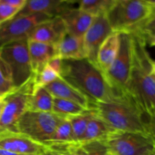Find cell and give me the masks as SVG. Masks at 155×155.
I'll return each mask as SVG.
<instances>
[{
    "label": "cell",
    "mask_w": 155,
    "mask_h": 155,
    "mask_svg": "<svg viewBox=\"0 0 155 155\" xmlns=\"http://www.w3.org/2000/svg\"><path fill=\"white\" fill-rule=\"evenodd\" d=\"M115 1H116L117 3H118V2H122L127 1V0H115Z\"/></svg>",
    "instance_id": "60d3db41"
},
{
    "label": "cell",
    "mask_w": 155,
    "mask_h": 155,
    "mask_svg": "<svg viewBox=\"0 0 155 155\" xmlns=\"http://www.w3.org/2000/svg\"><path fill=\"white\" fill-rule=\"evenodd\" d=\"M77 143L64 144V145H49L48 148L39 155H64L69 151Z\"/></svg>",
    "instance_id": "4dcf8cb0"
},
{
    "label": "cell",
    "mask_w": 155,
    "mask_h": 155,
    "mask_svg": "<svg viewBox=\"0 0 155 155\" xmlns=\"http://www.w3.org/2000/svg\"><path fill=\"white\" fill-rule=\"evenodd\" d=\"M86 110L84 107L73 101L54 97L53 98L52 112L62 117L75 116L84 113Z\"/></svg>",
    "instance_id": "cb8c5ba5"
},
{
    "label": "cell",
    "mask_w": 155,
    "mask_h": 155,
    "mask_svg": "<svg viewBox=\"0 0 155 155\" xmlns=\"http://www.w3.org/2000/svg\"><path fill=\"white\" fill-rule=\"evenodd\" d=\"M148 1H150L151 2H152L153 4H155V0H148Z\"/></svg>",
    "instance_id": "b9f144b4"
},
{
    "label": "cell",
    "mask_w": 155,
    "mask_h": 155,
    "mask_svg": "<svg viewBox=\"0 0 155 155\" xmlns=\"http://www.w3.org/2000/svg\"><path fill=\"white\" fill-rule=\"evenodd\" d=\"M93 114V110H86L84 113L66 117L69 120L72 128L73 141L74 143L81 144L86 132L88 123Z\"/></svg>",
    "instance_id": "603a6c76"
},
{
    "label": "cell",
    "mask_w": 155,
    "mask_h": 155,
    "mask_svg": "<svg viewBox=\"0 0 155 155\" xmlns=\"http://www.w3.org/2000/svg\"><path fill=\"white\" fill-rule=\"evenodd\" d=\"M149 155H155V151H154V152H153L152 154H149Z\"/></svg>",
    "instance_id": "7bdbcfd3"
},
{
    "label": "cell",
    "mask_w": 155,
    "mask_h": 155,
    "mask_svg": "<svg viewBox=\"0 0 155 155\" xmlns=\"http://www.w3.org/2000/svg\"><path fill=\"white\" fill-rule=\"evenodd\" d=\"M45 88L54 98H62L77 103L87 110H93V103L84 94L61 77L47 85Z\"/></svg>",
    "instance_id": "9a60e30c"
},
{
    "label": "cell",
    "mask_w": 155,
    "mask_h": 155,
    "mask_svg": "<svg viewBox=\"0 0 155 155\" xmlns=\"http://www.w3.org/2000/svg\"><path fill=\"white\" fill-rule=\"evenodd\" d=\"M79 8L94 17L107 15L117 4L115 0H80Z\"/></svg>",
    "instance_id": "7402d4cb"
},
{
    "label": "cell",
    "mask_w": 155,
    "mask_h": 155,
    "mask_svg": "<svg viewBox=\"0 0 155 155\" xmlns=\"http://www.w3.org/2000/svg\"><path fill=\"white\" fill-rule=\"evenodd\" d=\"M64 2L66 4L68 5H72V4H74V3H77V2H79V1L80 0H63Z\"/></svg>",
    "instance_id": "f35d334b"
},
{
    "label": "cell",
    "mask_w": 155,
    "mask_h": 155,
    "mask_svg": "<svg viewBox=\"0 0 155 155\" xmlns=\"http://www.w3.org/2000/svg\"><path fill=\"white\" fill-rule=\"evenodd\" d=\"M27 0H0V3L12 6V7L19 8L20 10L24 6Z\"/></svg>",
    "instance_id": "836d02e7"
},
{
    "label": "cell",
    "mask_w": 155,
    "mask_h": 155,
    "mask_svg": "<svg viewBox=\"0 0 155 155\" xmlns=\"http://www.w3.org/2000/svg\"><path fill=\"white\" fill-rule=\"evenodd\" d=\"M67 34L62 19L55 16L38 24L32 30L28 40L57 45Z\"/></svg>",
    "instance_id": "4fadbf2b"
},
{
    "label": "cell",
    "mask_w": 155,
    "mask_h": 155,
    "mask_svg": "<svg viewBox=\"0 0 155 155\" xmlns=\"http://www.w3.org/2000/svg\"><path fill=\"white\" fill-rule=\"evenodd\" d=\"M146 43H149L151 46L155 47V37H149L145 39Z\"/></svg>",
    "instance_id": "74e56055"
},
{
    "label": "cell",
    "mask_w": 155,
    "mask_h": 155,
    "mask_svg": "<svg viewBox=\"0 0 155 155\" xmlns=\"http://www.w3.org/2000/svg\"><path fill=\"white\" fill-rule=\"evenodd\" d=\"M62 62H63V60L58 55H56L55 57L50 60L48 65L60 76L62 69Z\"/></svg>",
    "instance_id": "d6a6232c"
},
{
    "label": "cell",
    "mask_w": 155,
    "mask_h": 155,
    "mask_svg": "<svg viewBox=\"0 0 155 155\" xmlns=\"http://www.w3.org/2000/svg\"><path fill=\"white\" fill-rule=\"evenodd\" d=\"M93 110L114 131L146 133L143 114L127 95L109 102L95 103Z\"/></svg>",
    "instance_id": "3957f363"
},
{
    "label": "cell",
    "mask_w": 155,
    "mask_h": 155,
    "mask_svg": "<svg viewBox=\"0 0 155 155\" xmlns=\"http://www.w3.org/2000/svg\"><path fill=\"white\" fill-rule=\"evenodd\" d=\"M5 95L2 97H0V119H1L2 114L3 110H4L5 104Z\"/></svg>",
    "instance_id": "d590c367"
},
{
    "label": "cell",
    "mask_w": 155,
    "mask_h": 155,
    "mask_svg": "<svg viewBox=\"0 0 155 155\" xmlns=\"http://www.w3.org/2000/svg\"><path fill=\"white\" fill-rule=\"evenodd\" d=\"M60 77L84 94L93 104L109 102L122 96L110 87L99 68L86 58L63 60Z\"/></svg>",
    "instance_id": "7a4b0ae2"
},
{
    "label": "cell",
    "mask_w": 155,
    "mask_h": 155,
    "mask_svg": "<svg viewBox=\"0 0 155 155\" xmlns=\"http://www.w3.org/2000/svg\"><path fill=\"white\" fill-rule=\"evenodd\" d=\"M113 32L107 15L95 17L92 24L83 36L86 59L91 63L97 66L98 50L107 36Z\"/></svg>",
    "instance_id": "8fae6325"
},
{
    "label": "cell",
    "mask_w": 155,
    "mask_h": 155,
    "mask_svg": "<svg viewBox=\"0 0 155 155\" xmlns=\"http://www.w3.org/2000/svg\"><path fill=\"white\" fill-rule=\"evenodd\" d=\"M111 155H149L155 144L146 133L114 131L105 140Z\"/></svg>",
    "instance_id": "ba28073f"
},
{
    "label": "cell",
    "mask_w": 155,
    "mask_h": 155,
    "mask_svg": "<svg viewBox=\"0 0 155 155\" xmlns=\"http://www.w3.org/2000/svg\"><path fill=\"white\" fill-rule=\"evenodd\" d=\"M58 16L64 24L67 33L77 37L84 36L95 18L79 8H73L70 5L64 8Z\"/></svg>",
    "instance_id": "5bb4252c"
},
{
    "label": "cell",
    "mask_w": 155,
    "mask_h": 155,
    "mask_svg": "<svg viewBox=\"0 0 155 155\" xmlns=\"http://www.w3.org/2000/svg\"><path fill=\"white\" fill-rule=\"evenodd\" d=\"M144 121L146 128V133L152 139L155 144V115L154 116H147L143 115Z\"/></svg>",
    "instance_id": "1f68e13d"
},
{
    "label": "cell",
    "mask_w": 155,
    "mask_h": 155,
    "mask_svg": "<svg viewBox=\"0 0 155 155\" xmlns=\"http://www.w3.org/2000/svg\"><path fill=\"white\" fill-rule=\"evenodd\" d=\"M114 130H112L93 110V114L88 123L82 143L93 141H105Z\"/></svg>",
    "instance_id": "ffe728a7"
},
{
    "label": "cell",
    "mask_w": 155,
    "mask_h": 155,
    "mask_svg": "<svg viewBox=\"0 0 155 155\" xmlns=\"http://www.w3.org/2000/svg\"><path fill=\"white\" fill-rule=\"evenodd\" d=\"M133 39L129 32L120 33V46L117 54L104 77L110 87L118 94H125L133 68Z\"/></svg>",
    "instance_id": "5b68a950"
},
{
    "label": "cell",
    "mask_w": 155,
    "mask_h": 155,
    "mask_svg": "<svg viewBox=\"0 0 155 155\" xmlns=\"http://www.w3.org/2000/svg\"><path fill=\"white\" fill-rule=\"evenodd\" d=\"M80 145V144H77V145H74L69 151H68L67 153H65L64 155H79L78 154V147Z\"/></svg>",
    "instance_id": "e575fe53"
},
{
    "label": "cell",
    "mask_w": 155,
    "mask_h": 155,
    "mask_svg": "<svg viewBox=\"0 0 155 155\" xmlns=\"http://www.w3.org/2000/svg\"><path fill=\"white\" fill-rule=\"evenodd\" d=\"M0 155H21L16 154V153L12 152V151H7V150L2 149V148H0Z\"/></svg>",
    "instance_id": "8d00e7d4"
},
{
    "label": "cell",
    "mask_w": 155,
    "mask_h": 155,
    "mask_svg": "<svg viewBox=\"0 0 155 155\" xmlns=\"http://www.w3.org/2000/svg\"><path fill=\"white\" fill-rule=\"evenodd\" d=\"M58 77H60V76L47 64L40 73H39L37 75H35L33 88L45 87L47 85L52 83Z\"/></svg>",
    "instance_id": "83f0119b"
},
{
    "label": "cell",
    "mask_w": 155,
    "mask_h": 155,
    "mask_svg": "<svg viewBox=\"0 0 155 155\" xmlns=\"http://www.w3.org/2000/svg\"><path fill=\"white\" fill-rule=\"evenodd\" d=\"M70 143H74L73 141L72 128L69 120L65 117L57 126L51 140L48 142V146Z\"/></svg>",
    "instance_id": "d4e9b609"
},
{
    "label": "cell",
    "mask_w": 155,
    "mask_h": 155,
    "mask_svg": "<svg viewBox=\"0 0 155 155\" xmlns=\"http://www.w3.org/2000/svg\"><path fill=\"white\" fill-rule=\"evenodd\" d=\"M133 60L130 80L125 94L143 115H155V75L151 72L152 58L146 49V42L139 34L131 33Z\"/></svg>",
    "instance_id": "6da1fadb"
},
{
    "label": "cell",
    "mask_w": 155,
    "mask_h": 155,
    "mask_svg": "<svg viewBox=\"0 0 155 155\" xmlns=\"http://www.w3.org/2000/svg\"><path fill=\"white\" fill-rule=\"evenodd\" d=\"M27 42L33 73L37 75L51 59L58 55L57 45L32 40H28Z\"/></svg>",
    "instance_id": "e0dca14e"
},
{
    "label": "cell",
    "mask_w": 155,
    "mask_h": 155,
    "mask_svg": "<svg viewBox=\"0 0 155 155\" xmlns=\"http://www.w3.org/2000/svg\"><path fill=\"white\" fill-rule=\"evenodd\" d=\"M0 148L21 155H39L48 146L18 132L6 131L0 133Z\"/></svg>",
    "instance_id": "7c38bea8"
},
{
    "label": "cell",
    "mask_w": 155,
    "mask_h": 155,
    "mask_svg": "<svg viewBox=\"0 0 155 155\" xmlns=\"http://www.w3.org/2000/svg\"><path fill=\"white\" fill-rule=\"evenodd\" d=\"M155 12V4L148 0H127L117 3L107 15L114 31H135Z\"/></svg>",
    "instance_id": "277c9868"
},
{
    "label": "cell",
    "mask_w": 155,
    "mask_h": 155,
    "mask_svg": "<svg viewBox=\"0 0 155 155\" xmlns=\"http://www.w3.org/2000/svg\"><path fill=\"white\" fill-rule=\"evenodd\" d=\"M15 89L10 69L0 55V95L5 96Z\"/></svg>",
    "instance_id": "4316f807"
},
{
    "label": "cell",
    "mask_w": 155,
    "mask_h": 155,
    "mask_svg": "<svg viewBox=\"0 0 155 155\" xmlns=\"http://www.w3.org/2000/svg\"><path fill=\"white\" fill-rule=\"evenodd\" d=\"M0 97H2V95H0Z\"/></svg>",
    "instance_id": "ee69618b"
},
{
    "label": "cell",
    "mask_w": 155,
    "mask_h": 155,
    "mask_svg": "<svg viewBox=\"0 0 155 155\" xmlns=\"http://www.w3.org/2000/svg\"><path fill=\"white\" fill-rule=\"evenodd\" d=\"M70 5L63 0H27L18 16L44 15L49 17L58 16L64 8Z\"/></svg>",
    "instance_id": "2e32d148"
},
{
    "label": "cell",
    "mask_w": 155,
    "mask_h": 155,
    "mask_svg": "<svg viewBox=\"0 0 155 155\" xmlns=\"http://www.w3.org/2000/svg\"><path fill=\"white\" fill-rule=\"evenodd\" d=\"M131 33H138L144 39L149 37H155V12L139 28Z\"/></svg>",
    "instance_id": "f1b7e54d"
},
{
    "label": "cell",
    "mask_w": 155,
    "mask_h": 155,
    "mask_svg": "<svg viewBox=\"0 0 155 155\" xmlns=\"http://www.w3.org/2000/svg\"><path fill=\"white\" fill-rule=\"evenodd\" d=\"M53 98L45 87L33 88L28 103L27 110L37 112H52Z\"/></svg>",
    "instance_id": "44dd1931"
},
{
    "label": "cell",
    "mask_w": 155,
    "mask_h": 155,
    "mask_svg": "<svg viewBox=\"0 0 155 155\" xmlns=\"http://www.w3.org/2000/svg\"><path fill=\"white\" fill-rule=\"evenodd\" d=\"M28 39L8 44L0 48V55L10 69L14 86L21 87L33 76L28 50Z\"/></svg>",
    "instance_id": "52a82bcc"
},
{
    "label": "cell",
    "mask_w": 155,
    "mask_h": 155,
    "mask_svg": "<svg viewBox=\"0 0 155 155\" xmlns=\"http://www.w3.org/2000/svg\"><path fill=\"white\" fill-rule=\"evenodd\" d=\"M120 46V33L114 31L104 40L98 50L97 66L104 74L114 61Z\"/></svg>",
    "instance_id": "ac0fdd59"
},
{
    "label": "cell",
    "mask_w": 155,
    "mask_h": 155,
    "mask_svg": "<svg viewBox=\"0 0 155 155\" xmlns=\"http://www.w3.org/2000/svg\"><path fill=\"white\" fill-rule=\"evenodd\" d=\"M35 75L26 84L5 95L4 110L0 119V133L17 132L18 120L28 108V103L34 86Z\"/></svg>",
    "instance_id": "9c48e42d"
},
{
    "label": "cell",
    "mask_w": 155,
    "mask_h": 155,
    "mask_svg": "<svg viewBox=\"0 0 155 155\" xmlns=\"http://www.w3.org/2000/svg\"><path fill=\"white\" fill-rule=\"evenodd\" d=\"M151 72L155 75V61H154L152 59L151 61Z\"/></svg>",
    "instance_id": "ab89813d"
},
{
    "label": "cell",
    "mask_w": 155,
    "mask_h": 155,
    "mask_svg": "<svg viewBox=\"0 0 155 155\" xmlns=\"http://www.w3.org/2000/svg\"><path fill=\"white\" fill-rule=\"evenodd\" d=\"M79 155H111L105 141H93L80 144Z\"/></svg>",
    "instance_id": "484cf974"
},
{
    "label": "cell",
    "mask_w": 155,
    "mask_h": 155,
    "mask_svg": "<svg viewBox=\"0 0 155 155\" xmlns=\"http://www.w3.org/2000/svg\"><path fill=\"white\" fill-rule=\"evenodd\" d=\"M53 17L44 15L16 16L0 24V48L8 44L28 39L32 30L43 21Z\"/></svg>",
    "instance_id": "30bf717a"
},
{
    "label": "cell",
    "mask_w": 155,
    "mask_h": 155,
    "mask_svg": "<svg viewBox=\"0 0 155 155\" xmlns=\"http://www.w3.org/2000/svg\"><path fill=\"white\" fill-rule=\"evenodd\" d=\"M19 11V8L0 3V24L15 18Z\"/></svg>",
    "instance_id": "f546056e"
},
{
    "label": "cell",
    "mask_w": 155,
    "mask_h": 155,
    "mask_svg": "<svg viewBox=\"0 0 155 155\" xmlns=\"http://www.w3.org/2000/svg\"><path fill=\"white\" fill-rule=\"evenodd\" d=\"M64 118L53 112L27 110L18 120L16 130L48 146L56 127Z\"/></svg>",
    "instance_id": "8992f818"
},
{
    "label": "cell",
    "mask_w": 155,
    "mask_h": 155,
    "mask_svg": "<svg viewBox=\"0 0 155 155\" xmlns=\"http://www.w3.org/2000/svg\"><path fill=\"white\" fill-rule=\"evenodd\" d=\"M57 54L62 60L86 58L83 38L67 34L57 45Z\"/></svg>",
    "instance_id": "d6986e66"
}]
</instances>
